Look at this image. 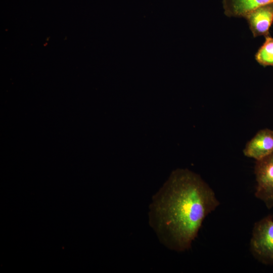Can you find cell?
<instances>
[{
    "instance_id": "6da1fadb",
    "label": "cell",
    "mask_w": 273,
    "mask_h": 273,
    "mask_svg": "<svg viewBox=\"0 0 273 273\" xmlns=\"http://www.w3.org/2000/svg\"><path fill=\"white\" fill-rule=\"evenodd\" d=\"M213 189L187 169L173 171L149 205V223L168 249L189 250L206 217L219 205Z\"/></svg>"
},
{
    "instance_id": "7a4b0ae2",
    "label": "cell",
    "mask_w": 273,
    "mask_h": 273,
    "mask_svg": "<svg viewBox=\"0 0 273 273\" xmlns=\"http://www.w3.org/2000/svg\"><path fill=\"white\" fill-rule=\"evenodd\" d=\"M250 250L262 263L273 265V215L269 214L254 223Z\"/></svg>"
},
{
    "instance_id": "3957f363",
    "label": "cell",
    "mask_w": 273,
    "mask_h": 273,
    "mask_svg": "<svg viewBox=\"0 0 273 273\" xmlns=\"http://www.w3.org/2000/svg\"><path fill=\"white\" fill-rule=\"evenodd\" d=\"M255 196L262 201L268 209L273 207V153L256 161Z\"/></svg>"
},
{
    "instance_id": "277c9868",
    "label": "cell",
    "mask_w": 273,
    "mask_h": 273,
    "mask_svg": "<svg viewBox=\"0 0 273 273\" xmlns=\"http://www.w3.org/2000/svg\"><path fill=\"white\" fill-rule=\"evenodd\" d=\"M248 22L254 37L269 35L273 22V3L260 6L246 14Z\"/></svg>"
},
{
    "instance_id": "5b68a950",
    "label": "cell",
    "mask_w": 273,
    "mask_h": 273,
    "mask_svg": "<svg viewBox=\"0 0 273 273\" xmlns=\"http://www.w3.org/2000/svg\"><path fill=\"white\" fill-rule=\"evenodd\" d=\"M248 157L258 161L273 153V130H260L246 144L243 151Z\"/></svg>"
},
{
    "instance_id": "8992f818",
    "label": "cell",
    "mask_w": 273,
    "mask_h": 273,
    "mask_svg": "<svg viewBox=\"0 0 273 273\" xmlns=\"http://www.w3.org/2000/svg\"><path fill=\"white\" fill-rule=\"evenodd\" d=\"M273 0H222L224 14L228 17H244L248 13Z\"/></svg>"
},
{
    "instance_id": "52a82bcc",
    "label": "cell",
    "mask_w": 273,
    "mask_h": 273,
    "mask_svg": "<svg viewBox=\"0 0 273 273\" xmlns=\"http://www.w3.org/2000/svg\"><path fill=\"white\" fill-rule=\"evenodd\" d=\"M255 59L263 66H273V37L265 36L264 42L255 55Z\"/></svg>"
}]
</instances>
